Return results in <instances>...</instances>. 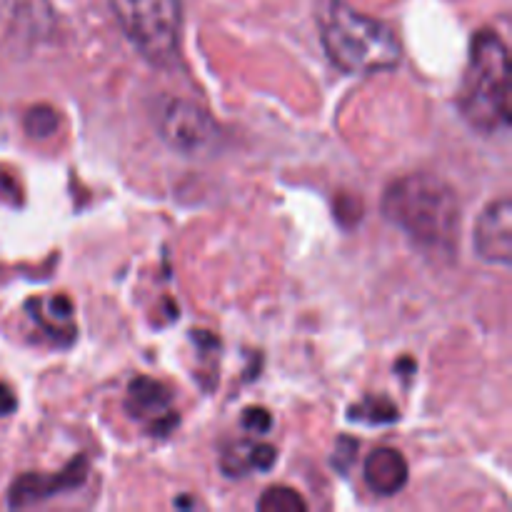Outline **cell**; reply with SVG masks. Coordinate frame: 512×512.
<instances>
[{
    "label": "cell",
    "mask_w": 512,
    "mask_h": 512,
    "mask_svg": "<svg viewBox=\"0 0 512 512\" xmlns=\"http://www.w3.org/2000/svg\"><path fill=\"white\" fill-rule=\"evenodd\" d=\"M383 215L423 248L455 253L460 235V200L438 175L410 173L393 180L385 188Z\"/></svg>",
    "instance_id": "1"
},
{
    "label": "cell",
    "mask_w": 512,
    "mask_h": 512,
    "mask_svg": "<svg viewBox=\"0 0 512 512\" xmlns=\"http://www.w3.org/2000/svg\"><path fill=\"white\" fill-rule=\"evenodd\" d=\"M320 40L330 63L343 73L370 75L398 68L403 45L395 30L343 0H325L320 10Z\"/></svg>",
    "instance_id": "2"
},
{
    "label": "cell",
    "mask_w": 512,
    "mask_h": 512,
    "mask_svg": "<svg viewBox=\"0 0 512 512\" xmlns=\"http://www.w3.org/2000/svg\"><path fill=\"white\" fill-rule=\"evenodd\" d=\"M460 113L470 128L485 135L510 128V55L495 30H480L470 43Z\"/></svg>",
    "instance_id": "3"
},
{
    "label": "cell",
    "mask_w": 512,
    "mask_h": 512,
    "mask_svg": "<svg viewBox=\"0 0 512 512\" xmlns=\"http://www.w3.org/2000/svg\"><path fill=\"white\" fill-rule=\"evenodd\" d=\"M125 38L153 65H170L180 53L183 3L180 0H110Z\"/></svg>",
    "instance_id": "4"
},
{
    "label": "cell",
    "mask_w": 512,
    "mask_h": 512,
    "mask_svg": "<svg viewBox=\"0 0 512 512\" xmlns=\"http://www.w3.org/2000/svg\"><path fill=\"white\" fill-rule=\"evenodd\" d=\"M158 130L165 143L178 153H200V150L213 148V140L218 138L213 118L203 108L183 98L165 103V108L160 110Z\"/></svg>",
    "instance_id": "5"
},
{
    "label": "cell",
    "mask_w": 512,
    "mask_h": 512,
    "mask_svg": "<svg viewBox=\"0 0 512 512\" xmlns=\"http://www.w3.org/2000/svg\"><path fill=\"white\" fill-rule=\"evenodd\" d=\"M125 410L130 418L143 423L148 433L165 435L178 425V415L173 410V393L163 383L153 378H135L128 385V398H125Z\"/></svg>",
    "instance_id": "6"
},
{
    "label": "cell",
    "mask_w": 512,
    "mask_h": 512,
    "mask_svg": "<svg viewBox=\"0 0 512 512\" xmlns=\"http://www.w3.org/2000/svg\"><path fill=\"white\" fill-rule=\"evenodd\" d=\"M85 478H88V460L85 458H75L73 463H68L60 473L53 475L25 473L10 485L8 505L10 508H28V505L40 503V500L78 488V485L85 483Z\"/></svg>",
    "instance_id": "7"
},
{
    "label": "cell",
    "mask_w": 512,
    "mask_h": 512,
    "mask_svg": "<svg viewBox=\"0 0 512 512\" xmlns=\"http://www.w3.org/2000/svg\"><path fill=\"white\" fill-rule=\"evenodd\" d=\"M475 250L483 260L510 268L512 263V205L510 198L490 203L475 225Z\"/></svg>",
    "instance_id": "8"
},
{
    "label": "cell",
    "mask_w": 512,
    "mask_h": 512,
    "mask_svg": "<svg viewBox=\"0 0 512 512\" xmlns=\"http://www.w3.org/2000/svg\"><path fill=\"white\" fill-rule=\"evenodd\" d=\"M30 318L35 320L45 335H50L55 345H70L75 340L73 325V303L68 295H53V298H33L28 303Z\"/></svg>",
    "instance_id": "9"
},
{
    "label": "cell",
    "mask_w": 512,
    "mask_h": 512,
    "mask_svg": "<svg viewBox=\"0 0 512 512\" xmlns=\"http://www.w3.org/2000/svg\"><path fill=\"white\" fill-rule=\"evenodd\" d=\"M365 483L378 495H395L408 483V463L395 448H378L365 460Z\"/></svg>",
    "instance_id": "10"
},
{
    "label": "cell",
    "mask_w": 512,
    "mask_h": 512,
    "mask_svg": "<svg viewBox=\"0 0 512 512\" xmlns=\"http://www.w3.org/2000/svg\"><path fill=\"white\" fill-rule=\"evenodd\" d=\"M275 448L263 443H235L225 448L220 468L228 478H243L250 470H270L275 465Z\"/></svg>",
    "instance_id": "11"
},
{
    "label": "cell",
    "mask_w": 512,
    "mask_h": 512,
    "mask_svg": "<svg viewBox=\"0 0 512 512\" xmlns=\"http://www.w3.org/2000/svg\"><path fill=\"white\" fill-rule=\"evenodd\" d=\"M258 510L263 512H305L308 510V503L300 498V493L295 490L283 488V485H275V488H268L258 500Z\"/></svg>",
    "instance_id": "12"
},
{
    "label": "cell",
    "mask_w": 512,
    "mask_h": 512,
    "mask_svg": "<svg viewBox=\"0 0 512 512\" xmlns=\"http://www.w3.org/2000/svg\"><path fill=\"white\" fill-rule=\"evenodd\" d=\"M350 420H360L368 425H383L398 420V410L385 398H365L363 403L350 408Z\"/></svg>",
    "instance_id": "13"
},
{
    "label": "cell",
    "mask_w": 512,
    "mask_h": 512,
    "mask_svg": "<svg viewBox=\"0 0 512 512\" xmlns=\"http://www.w3.org/2000/svg\"><path fill=\"white\" fill-rule=\"evenodd\" d=\"M58 125L60 115L58 110L50 108V105H35V108H30L28 113H25V130H28V135H33V138H50V135H55Z\"/></svg>",
    "instance_id": "14"
},
{
    "label": "cell",
    "mask_w": 512,
    "mask_h": 512,
    "mask_svg": "<svg viewBox=\"0 0 512 512\" xmlns=\"http://www.w3.org/2000/svg\"><path fill=\"white\" fill-rule=\"evenodd\" d=\"M243 425L250 433H268L270 425H273V418L265 408H248L243 413Z\"/></svg>",
    "instance_id": "15"
},
{
    "label": "cell",
    "mask_w": 512,
    "mask_h": 512,
    "mask_svg": "<svg viewBox=\"0 0 512 512\" xmlns=\"http://www.w3.org/2000/svg\"><path fill=\"white\" fill-rule=\"evenodd\" d=\"M15 405H18V400H15L13 390L5 383H0V415H10L15 410Z\"/></svg>",
    "instance_id": "16"
}]
</instances>
